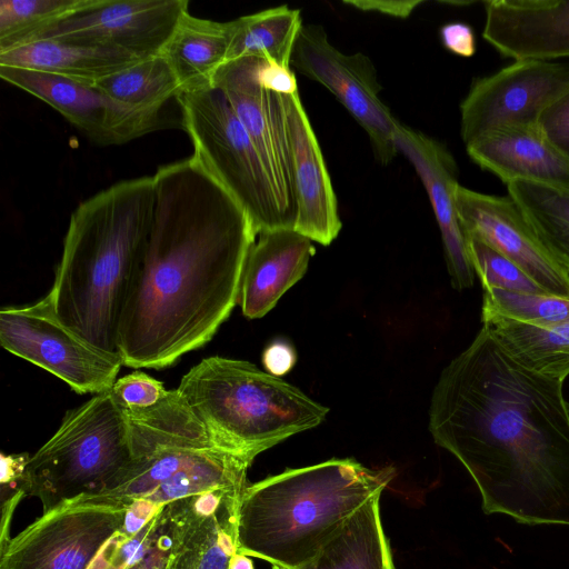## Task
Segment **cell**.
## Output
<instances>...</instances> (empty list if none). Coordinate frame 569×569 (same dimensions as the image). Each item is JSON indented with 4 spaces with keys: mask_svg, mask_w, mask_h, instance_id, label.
<instances>
[{
    "mask_svg": "<svg viewBox=\"0 0 569 569\" xmlns=\"http://www.w3.org/2000/svg\"><path fill=\"white\" fill-rule=\"evenodd\" d=\"M232 21L219 22L187 12L161 54L169 62L182 92L212 87L227 62Z\"/></svg>",
    "mask_w": 569,
    "mask_h": 569,
    "instance_id": "cell-24",
    "label": "cell"
},
{
    "mask_svg": "<svg viewBox=\"0 0 569 569\" xmlns=\"http://www.w3.org/2000/svg\"><path fill=\"white\" fill-rule=\"evenodd\" d=\"M393 473L353 458H333L247 485L238 508V552L300 568L353 512L382 492Z\"/></svg>",
    "mask_w": 569,
    "mask_h": 569,
    "instance_id": "cell-4",
    "label": "cell"
},
{
    "mask_svg": "<svg viewBox=\"0 0 569 569\" xmlns=\"http://www.w3.org/2000/svg\"><path fill=\"white\" fill-rule=\"evenodd\" d=\"M177 101L192 156L243 208L257 236L287 228L269 171L223 91L212 86Z\"/></svg>",
    "mask_w": 569,
    "mask_h": 569,
    "instance_id": "cell-8",
    "label": "cell"
},
{
    "mask_svg": "<svg viewBox=\"0 0 569 569\" xmlns=\"http://www.w3.org/2000/svg\"><path fill=\"white\" fill-rule=\"evenodd\" d=\"M569 90V63L521 60L475 79L460 104L465 144L491 131L537 127L540 113Z\"/></svg>",
    "mask_w": 569,
    "mask_h": 569,
    "instance_id": "cell-12",
    "label": "cell"
},
{
    "mask_svg": "<svg viewBox=\"0 0 569 569\" xmlns=\"http://www.w3.org/2000/svg\"><path fill=\"white\" fill-rule=\"evenodd\" d=\"M146 523L137 532L126 527L120 530L102 547L88 569H126L143 538Z\"/></svg>",
    "mask_w": 569,
    "mask_h": 569,
    "instance_id": "cell-36",
    "label": "cell"
},
{
    "mask_svg": "<svg viewBox=\"0 0 569 569\" xmlns=\"http://www.w3.org/2000/svg\"><path fill=\"white\" fill-rule=\"evenodd\" d=\"M129 508L79 498L42 513L0 547V569H88Z\"/></svg>",
    "mask_w": 569,
    "mask_h": 569,
    "instance_id": "cell-10",
    "label": "cell"
},
{
    "mask_svg": "<svg viewBox=\"0 0 569 569\" xmlns=\"http://www.w3.org/2000/svg\"><path fill=\"white\" fill-rule=\"evenodd\" d=\"M455 203L463 233L475 236L517 264L547 293L569 299V272L546 250L509 197L458 184Z\"/></svg>",
    "mask_w": 569,
    "mask_h": 569,
    "instance_id": "cell-16",
    "label": "cell"
},
{
    "mask_svg": "<svg viewBox=\"0 0 569 569\" xmlns=\"http://www.w3.org/2000/svg\"><path fill=\"white\" fill-rule=\"evenodd\" d=\"M537 129L553 148L569 160V90L540 113Z\"/></svg>",
    "mask_w": 569,
    "mask_h": 569,
    "instance_id": "cell-35",
    "label": "cell"
},
{
    "mask_svg": "<svg viewBox=\"0 0 569 569\" xmlns=\"http://www.w3.org/2000/svg\"><path fill=\"white\" fill-rule=\"evenodd\" d=\"M272 569H288L278 565H271Z\"/></svg>",
    "mask_w": 569,
    "mask_h": 569,
    "instance_id": "cell-42",
    "label": "cell"
},
{
    "mask_svg": "<svg viewBox=\"0 0 569 569\" xmlns=\"http://www.w3.org/2000/svg\"><path fill=\"white\" fill-rule=\"evenodd\" d=\"M481 322L503 351L523 368L560 380L569 375V320L535 325L481 311Z\"/></svg>",
    "mask_w": 569,
    "mask_h": 569,
    "instance_id": "cell-25",
    "label": "cell"
},
{
    "mask_svg": "<svg viewBox=\"0 0 569 569\" xmlns=\"http://www.w3.org/2000/svg\"><path fill=\"white\" fill-rule=\"evenodd\" d=\"M230 569H254V567L249 556L237 552L232 557Z\"/></svg>",
    "mask_w": 569,
    "mask_h": 569,
    "instance_id": "cell-41",
    "label": "cell"
},
{
    "mask_svg": "<svg viewBox=\"0 0 569 569\" xmlns=\"http://www.w3.org/2000/svg\"><path fill=\"white\" fill-rule=\"evenodd\" d=\"M260 61L261 58L248 57L226 62L212 86L223 91L252 139L276 187L284 223L293 229L292 154L283 94L262 86L259 80Z\"/></svg>",
    "mask_w": 569,
    "mask_h": 569,
    "instance_id": "cell-14",
    "label": "cell"
},
{
    "mask_svg": "<svg viewBox=\"0 0 569 569\" xmlns=\"http://www.w3.org/2000/svg\"><path fill=\"white\" fill-rule=\"evenodd\" d=\"M506 186L542 246L569 272V189L523 180Z\"/></svg>",
    "mask_w": 569,
    "mask_h": 569,
    "instance_id": "cell-28",
    "label": "cell"
},
{
    "mask_svg": "<svg viewBox=\"0 0 569 569\" xmlns=\"http://www.w3.org/2000/svg\"><path fill=\"white\" fill-rule=\"evenodd\" d=\"M140 60L142 59L119 50L48 39L0 51V67L46 72L91 87Z\"/></svg>",
    "mask_w": 569,
    "mask_h": 569,
    "instance_id": "cell-23",
    "label": "cell"
},
{
    "mask_svg": "<svg viewBox=\"0 0 569 569\" xmlns=\"http://www.w3.org/2000/svg\"><path fill=\"white\" fill-rule=\"evenodd\" d=\"M110 391L124 410L151 408L168 392L161 381L139 370L117 379Z\"/></svg>",
    "mask_w": 569,
    "mask_h": 569,
    "instance_id": "cell-34",
    "label": "cell"
},
{
    "mask_svg": "<svg viewBox=\"0 0 569 569\" xmlns=\"http://www.w3.org/2000/svg\"><path fill=\"white\" fill-rule=\"evenodd\" d=\"M259 80L266 89L278 94H292L298 91L292 69L266 59L260 61Z\"/></svg>",
    "mask_w": 569,
    "mask_h": 569,
    "instance_id": "cell-38",
    "label": "cell"
},
{
    "mask_svg": "<svg viewBox=\"0 0 569 569\" xmlns=\"http://www.w3.org/2000/svg\"><path fill=\"white\" fill-rule=\"evenodd\" d=\"M442 46L453 54L469 58L476 52V36L471 26L465 22H449L440 30Z\"/></svg>",
    "mask_w": 569,
    "mask_h": 569,
    "instance_id": "cell-37",
    "label": "cell"
},
{
    "mask_svg": "<svg viewBox=\"0 0 569 569\" xmlns=\"http://www.w3.org/2000/svg\"><path fill=\"white\" fill-rule=\"evenodd\" d=\"M243 489L189 498L163 569H230L238 552V508Z\"/></svg>",
    "mask_w": 569,
    "mask_h": 569,
    "instance_id": "cell-20",
    "label": "cell"
},
{
    "mask_svg": "<svg viewBox=\"0 0 569 569\" xmlns=\"http://www.w3.org/2000/svg\"><path fill=\"white\" fill-rule=\"evenodd\" d=\"M291 69L327 88L367 132L376 159L388 164L399 153L400 122L381 101V86L370 58L347 54L330 43L325 29L302 24L290 59Z\"/></svg>",
    "mask_w": 569,
    "mask_h": 569,
    "instance_id": "cell-11",
    "label": "cell"
},
{
    "mask_svg": "<svg viewBox=\"0 0 569 569\" xmlns=\"http://www.w3.org/2000/svg\"><path fill=\"white\" fill-rule=\"evenodd\" d=\"M483 39L515 61L569 57V0L485 2Z\"/></svg>",
    "mask_w": 569,
    "mask_h": 569,
    "instance_id": "cell-19",
    "label": "cell"
},
{
    "mask_svg": "<svg viewBox=\"0 0 569 569\" xmlns=\"http://www.w3.org/2000/svg\"><path fill=\"white\" fill-rule=\"evenodd\" d=\"M3 81L56 109L91 141L121 144L162 128L160 113L133 109L99 89L46 72L0 67Z\"/></svg>",
    "mask_w": 569,
    "mask_h": 569,
    "instance_id": "cell-15",
    "label": "cell"
},
{
    "mask_svg": "<svg viewBox=\"0 0 569 569\" xmlns=\"http://www.w3.org/2000/svg\"><path fill=\"white\" fill-rule=\"evenodd\" d=\"M189 498L160 506L147 521L143 538L126 569H163L171 553L173 535Z\"/></svg>",
    "mask_w": 569,
    "mask_h": 569,
    "instance_id": "cell-33",
    "label": "cell"
},
{
    "mask_svg": "<svg viewBox=\"0 0 569 569\" xmlns=\"http://www.w3.org/2000/svg\"><path fill=\"white\" fill-rule=\"evenodd\" d=\"M94 0H1L0 51L33 41L57 23L89 8Z\"/></svg>",
    "mask_w": 569,
    "mask_h": 569,
    "instance_id": "cell-30",
    "label": "cell"
},
{
    "mask_svg": "<svg viewBox=\"0 0 569 569\" xmlns=\"http://www.w3.org/2000/svg\"><path fill=\"white\" fill-rule=\"evenodd\" d=\"M153 176L122 180L71 213L53 286L58 319L92 347L119 355L118 333L149 239Z\"/></svg>",
    "mask_w": 569,
    "mask_h": 569,
    "instance_id": "cell-3",
    "label": "cell"
},
{
    "mask_svg": "<svg viewBox=\"0 0 569 569\" xmlns=\"http://www.w3.org/2000/svg\"><path fill=\"white\" fill-rule=\"evenodd\" d=\"M465 237L475 274L483 290L496 288L522 293H547L517 264L481 239L470 234Z\"/></svg>",
    "mask_w": 569,
    "mask_h": 569,
    "instance_id": "cell-32",
    "label": "cell"
},
{
    "mask_svg": "<svg viewBox=\"0 0 569 569\" xmlns=\"http://www.w3.org/2000/svg\"><path fill=\"white\" fill-rule=\"evenodd\" d=\"M0 343L78 393L111 390L123 366L120 355L99 350L67 328L48 295L29 306L0 310Z\"/></svg>",
    "mask_w": 569,
    "mask_h": 569,
    "instance_id": "cell-9",
    "label": "cell"
},
{
    "mask_svg": "<svg viewBox=\"0 0 569 569\" xmlns=\"http://www.w3.org/2000/svg\"><path fill=\"white\" fill-rule=\"evenodd\" d=\"M146 250L118 333L123 366L163 369L209 342L239 303L257 233L238 201L191 156L157 169Z\"/></svg>",
    "mask_w": 569,
    "mask_h": 569,
    "instance_id": "cell-2",
    "label": "cell"
},
{
    "mask_svg": "<svg viewBox=\"0 0 569 569\" xmlns=\"http://www.w3.org/2000/svg\"><path fill=\"white\" fill-rule=\"evenodd\" d=\"M470 159L508 184L523 180L569 189V160L537 127L502 128L466 144Z\"/></svg>",
    "mask_w": 569,
    "mask_h": 569,
    "instance_id": "cell-22",
    "label": "cell"
},
{
    "mask_svg": "<svg viewBox=\"0 0 569 569\" xmlns=\"http://www.w3.org/2000/svg\"><path fill=\"white\" fill-rule=\"evenodd\" d=\"M481 311L526 323H556L569 320V299L548 293H522L493 288L483 290Z\"/></svg>",
    "mask_w": 569,
    "mask_h": 569,
    "instance_id": "cell-31",
    "label": "cell"
},
{
    "mask_svg": "<svg viewBox=\"0 0 569 569\" xmlns=\"http://www.w3.org/2000/svg\"><path fill=\"white\" fill-rule=\"evenodd\" d=\"M376 495L353 512L319 552L298 569H396Z\"/></svg>",
    "mask_w": 569,
    "mask_h": 569,
    "instance_id": "cell-26",
    "label": "cell"
},
{
    "mask_svg": "<svg viewBox=\"0 0 569 569\" xmlns=\"http://www.w3.org/2000/svg\"><path fill=\"white\" fill-rule=\"evenodd\" d=\"M247 256L239 305L248 319L266 316L306 273L315 254L312 241L293 229L259 233Z\"/></svg>",
    "mask_w": 569,
    "mask_h": 569,
    "instance_id": "cell-21",
    "label": "cell"
},
{
    "mask_svg": "<svg viewBox=\"0 0 569 569\" xmlns=\"http://www.w3.org/2000/svg\"><path fill=\"white\" fill-rule=\"evenodd\" d=\"M232 24L227 62L254 57L291 68V54L303 24L299 10L279 6L240 17Z\"/></svg>",
    "mask_w": 569,
    "mask_h": 569,
    "instance_id": "cell-27",
    "label": "cell"
},
{
    "mask_svg": "<svg viewBox=\"0 0 569 569\" xmlns=\"http://www.w3.org/2000/svg\"><path fill=\"white\" fill-rule=\"evenodd\" d=\"M177 390L218 447L251 462L287 438L319 426L328 413L279 377L219 356L192 367Z\"/></svg>",
    "mask_w": 569,
    "mask_h": 569,
    "instance_id": "cell-6",
    "label": "cell"
},
{
    "mask_svg": "<svg viewBox=\"0 0 569 569\" xmlns=\"http://www.w3.org/2000/svg\"><path fill=\"white\" fill-rule=\"evenodd\" d=\"M122 410L133 461L117 488L83 499L160 507L211 491L247 487V470L252 462L218 447L177 389L168 390L151 408Z\"/></svg>",
    "mask_w": 569,
    "mask_h": 569,
    "instance_id": "cell-5",
    "label": "cell"
},
{
    "mask_svg": "<svg viewBox=\"0 0 569 569\" xmlns=\"http://www.w3.org/2000/svg\"><path fill=\"white\" fill-rule=\"evenodd\" d=\"M396 143L399 152L413 166L430 199L452 287L459 291L471 288L476 274L455 203L459 183L453 157L442 143L401 123L396 132Z\"/></svg>",
    "mask_w": 569,
    "mask_h": 569,
    "instance_id": "cell-18",
    "label": "cell"
},
{
    "mask_svg": "<svg viewBox=\"0 0 569 569\" xmlns=\"http://www.w3.org/2000/svg\"><path fill=\"white\" fill-rule=\"evenodd\" d=\"M188 7L187 0H94L33 41L107 48L146 59L161 54Z\"/></svg>",
    "mask_w": 569,
    "mask_h": 569,
    "instance_id": "cell-13",
    "label": "cell"
},
{
    "mask_svg": "<svg viewBox=\"0 0 569 569\" xmlns=\"http://www.w3.org/2000/svg\"><path fill=\"white\" fill-rule=\"evenodd\" d=\"M283 103L292 154L293 230L311 241L328 246L342 227L337 197L299 90L283 94Z\"/></svg>",
    "mask_w": 569,
    "mask_h": 569,
    "instance_id": "cell-17",
    "label": "cell"
},
{
    "mask_svg": "<svg viewBox=\"0 0 569 569\" xmlns=\"http://www.w3.org/2000/svg\"><path fill=\"white\" fill-rule=\"evenodd\" d=\"M295 349L286 341L271 342L262 353V363L268 373L280 377L289 372L296 363Z\"/></svg>",
    "mask_w": 569,
    "mask_h": 569,
    "instance_id": "cell-39",
    "label": "cell"
},
{
    "mask_svg": "<svg viewBox=\"0 0 569 569\" xmlns=\"http://www.w3.org/2000/svg\"><path fill=\"white\" fill-rule=\"evenodd\" d=\"M433 441L467 469L485 513L569 526V403L563 380L532 372L481 328L442 370Z\"/></svg>",
    "mask_w": 569,
    "mask_h": 569,
    "instance_id": "cell-1",
    "label": "cell"
},
{
    "mask_svg": "<svg viewBox=\"0 0 569 569\" xmlns=\"http://www.w3.org/2000/svg\"><path fill=\"white\" fill-rule=\"evenodd\" d=\"M133 461L127 417L111 391L68 411L54 435L27 461L26 496L43 513L117 488Z\"/></svg>",
    "mask_w": 569,
    "mask_h": 569,
    "instance_id": "cell-7",
    "label": "cell"
},
{
    "mask_svg": "<svg viewBox=\"0 0 569 569\" xmlns=\"http://www.w3.org/2000/svg\"><path fill=\"white\" fill-rule=\"evenodd\" d=\"M93 87L133 109L158 114L167 101L181 93L177 77L162 54L142 59Z\"/></svg>",
    "mask_w": 569,
    "mask_h": 569,
    "instance_id": "cell-29",
    "label": "cell"
},
{
    "mask_svg": "<svg viewBox=\"0 0 569 569\" xmlns=\"http://www.w3.org/2000/svg\"><path fill=\"white\" fill-rule=\"evenodd\" d=\"M348 6H352L362 11H373L387 16L405 19L411 14L416 7L420 6L423 1H381V0H358V1H343Z\"/></svg>",
    "mask_w": 569,
    "mask_h": 569,
    "instance_id": "cell-40",
    "label": "cell"
}]
</instances>
